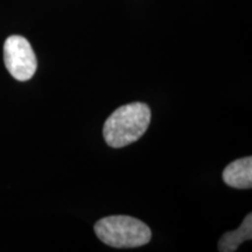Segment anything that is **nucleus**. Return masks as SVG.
Wrapping results in <instances>:
<instances>
[{
    "mask_svg": "<svg viewBox=\"0 0 252 252\" xmlns=\"http://www.w3.org/2000/svg\"><path fill=\"white\" fill-rule=\"evenodd\" d=\"M222 178L230 187L250 189L252 187V158L245 157L229 163L223 171Z\"/></svg>",
    "mask_w": 252,
    "mask_h": 252,
    "instance_id": "4",
    "label": "nucleus"
},
{
    "mask_svg": "<svg viewBox=\"0 0 252 252\" xmlns=\"http://www.w3.org/2000/svg\"><path fill=\"white\" fill-rule=\"evenodd\" d=\"M4 61L9 74L18 81L31 80L36 71V56L24 36L7 37L4 45Z\"/></svg>",
    "mask_w": 252,
    "mask_h": 252,
    "instance_id": "3",
    "label": "nucleus"
},
{
    "mask_svg": "<svg viewBox=\"0 0 252 252\" xmlns=\"http://www.w3.org/2000/svg\"><path fill=\"white\" fill-rule=\"evenodd\" d=\"M151 110L144 103H131L118 108L106 119L103 127L104 139L115 149L137 141L149 128Z\"/></svg>",
    "mask_w": 252,
    "mask_h": 252,
    "instance_id": "1",
    "label": "nucleus"
},
{
    "mask_svg": "<svg viewBox=\"0 0 252 252\" xmlns=\"http://www.w3.org/2000/svg\"><path fill=\"white\" fill-rule=\"evenodd\" d=\"M252 237V215L245 217L243 223L235 231L226 232L219 242V250L220 252H234L245 241H250Z\"/></svg>",
    "mask_w": 252,
    "mask_h": 252,
    "instance_id": "5",
    "label": "nucleus"
},
{
    "mask_svg": "<svg viewBox=\"0 0 252 252\" xmlns=\"http://www.w3.org/2000/svg\"><path fill=\"white\" fill-rule=\"evenodd\" d=\"M94 232L103 243L112 248H138L152 238L151 229L131 216H109L94 224Z\"/></svg>",
    "mask_w": 252,
    "mask_h": 252,
    "instance_id": "2",
    "label": "nucleus"
}]
</instances>
